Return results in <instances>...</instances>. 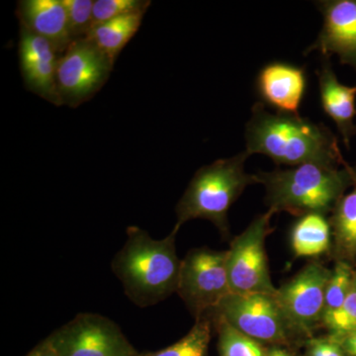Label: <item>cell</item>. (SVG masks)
Masks as SVG:
<instances>
[{
  "label": "cell",
  "instance_id": "obj_22",
  "mask_svg": "<svg viewBox=\"0 0 356 356\" xmlns=\"http://www.w3.org/2000/svg\"><path fill=\"white\" fill-rule=\"evenodd\" d=\"M323 327L334 337L356 331V268L350 292L339 311L324 318Z\"/></svg>",
  "mask_w": 356,
  "mask_h": 356
},
{
  "label": "cell",
  "instance_id": "obj_5",
  "mask_svg": "<svg viewBox=\"0 0 356 356\" xmlns=\"http://www.w3.org/2000/svg\"><path fill=\"white\" fill-rule=\"evenodd\" d=\"M205 317L221 318L261 343L290 346L301 339L293 330L275 295L229 293Z\"/></svg>",
  "mask_w": 356,
  "mask_h": 356
},
{
  "label": "cell",
  "instance_id": "obj_15",
  "mask_svg": "<svg viewBox=\"0 0 356 356\" xmlns=\"http://www.w3.org/2000/svg\"><path fill=\"white\" fill-rule=\"evenodd\" d=\"M317 74L323 109L336 124L344 145L350 147L351 138L356 135V86L339 83L327 60Z\"/></svg>",
  "mask_w": 356,
  "mask_h": 356
},
{
  "label": "cell",
  "instance_id": "obj_4",
  "mask_svg": "<svg viewBox=\"0 0 356 356\" xmlns=\"http://www.w3.org/2000/svg\"><path fill=\"white\" fill-rule=\"evenodd\" d=\"M248 156L245 151L201 168L177 204L175 229L191 220L204 219L212 222L222 236H229V208L248 185L257 184L255 175L245 172Z\"/></svg>",
  "mask_w": 356,
  "mask_h": 356
},
{
  "label": "cell",
  "instance_id": "obj_14",
  "mask_svg": "<svg viewBox=\"0 0 356 356\" xmlns=\"http://www.w3.org/2000/svg\"><path fill=\"white\" fill-rule=\"evenodd\" d=\"M17 15L20 26L50 42L60 56L74 43L63 0H21Z\"/></svg>",
  "mask_w": 356,
  "mask_h": 356
},
{
  "label": "cell",
  "instance_id": "obj_27",
  "mask_svg": "<svg viewBox=\"0 0 356 356\" xmlns=\"http://www.w3.org/2000/svg\"><path fill=\"white\" fill-rule=\"evenodd\" d=\"M26 356H57L48 339H44Z\"/></svg>",
  "mask_w": 356,
  "mask_h": 356
},
{
  "label": "cell",
  "instance_id": "obj_3",
  "mask_svg": "<svg viewBox=\"0 0 356 356\" xmlns=\"http://www.w3.org/2000/svg\"><path fill=\"white\" fill-rule=\"evenodd\" d=\"M339 168L307 163L254 175L257 184L266 187V204L274 213L287 212L298 218L312 213L327 216L346 189L356 185V166Z\"/></svg>",
  "mask_w": 356,
  "mask_h": 356
},
{
  "label": "cell",
  "instance_id": "obj_20",
  "mask_svg": "<svg viewBox=\"0 0 356 356\" xmlns=\"http://www.w3.org/2000/svg\"><path fill=\"white\" fill-rule=\"evenodd\" d=\"M208 318L217 330L220 356H267L268 348L262 343L238 332L221 318Z\"/></svg>",
  "mask_w": 356,
  "mask_h": 356
},
{
  "label": "cell",
  "instance_id": "obj_13",
  "mask_svg": "<svg viewBox=\"0 0 356 356\" xmlns=\"http://www.w3.org/2000/svg\"><path fill=\"white\" fill-rule=\"evenodd\" d=\"M257 91L264 105L277 110V113L300 116L299 109L307 89L303 67L273 63L259 72Z\"/></svg>",
  "mask_w": 356,
  "mask_h": 356
},
{
  "label": "cell",
  "instance_id": "obj_28",
  "mask_svg": "<svg viewBox=\"0 0 356 356\" xmlns=\"http://www.w3.org/2000/svg\"><path fill=\"white\" fill-rule=\"evenodd\" d=\"M267 356H295L291 351L280 346H273L267 350Z\"/></svg>",
  "mask_w": 356,
  "mask_h": 356
},
{
  "label": "cell",
  "instance_id": "obj_19",
  "mask_svg": "<svg viewBox=\"0 0 356 356\" xmlns=\"http://www.w3.org/2000/svg\"><path fill=\"white\" fill-rule=\"evenodd\" d=\"M212 325V321L208 317L196 318L191 332L177 343L161 350L143 353L140 356H209Z\"/></svg>",
  "mask_w": 356,
  "mask_h": 356
},
{
  "label": "cell",
  "instance_id": "obj_6",
  "mask_svg": "<svg viewBox=\"0 0 356 356\" xmlns=\"http://www.w3.org/2000/svg\"><path fill=\"white\" fill-rule=\"evenodd\" d=\"M268 210L250 222L241 235L236 236L227 250V271L229 289L235 294L275 295L269 273L266 252L267 236L273 231Z\"/></svg>",
  "mask_w": 356,
  "mask_h": 356
},
{
  "label": "cell",
  "instance_id": "obj_17",
  "mask_svg": "<svg viewBox=\"0 0 356 356\" xmlns=\"http://www.w3.org/2000/svg\"><path fill=\"white\" fill-rule=\"evenodd\" d=\"M290 242L296 257L329 254L332 248L331 224L325 215L312 213L299 217L291 229Z\"/></svg>",
  "mask_w": 356,
  "mask_h": 356
},
{
  "label": "cell",
  "instance_id": "obj_7",
  "mask_svg": "<svg viewBox=\"0 0 356 356\" xmlns=\"http://www.w3.org/2000/svg\"><path fill=\"white\" fill-rule=\"evenodd\" d=\"M177 294L194 318L205 317L231 292L227 250L194 248L181 261Z\"/></svg>",
  "mask_w": 356,
  "mask_h": 356
},
{
  "label": "cell",
  "instance_id": "obj_11",
  "mask_svg": "<svg viewBox=\"0 0 356 356\" xmlns=\"http://www.w3.org/2000/svg\"><path fill=\"white\" fill-rule=\"evenodd\" d=\"M317 3L324 16V25L305 54L318 51L325 58L337 55L341 64L356 70V0H327Z\"/></svg>",
  "mask_w": 356,
  "mask_h": 356
},
{
  "label": "cell",
  "instance_id": "obj_10",
  "mask_svg": "<svg viewBox=\"0 0 356 356\" xmlns=\"http://www.w3.org/2000/svg\"><path fill=\"white\" fill-rule=\"evenodd\" d=\"M331 273L332 269L322 262L313 261L276 291L278 304L297 336L304 341L323 327L325 288Z\"/></svg>",
  "mask_w": 356,
  "mask_h": 356
},
{
  "label": "cell",
  "instance_id": "obj_25",
  "mask_svg": "<svg viewBox=\"0 0 356 356\" xmlns=\"http://www.w3.org/2000/svg\"><path fill=\"white\" fill-rule=\"evenodd\" d=\"M306 356H348L341 344L334 337H315L304 341Z\"/></svg>",
  "mask_w": 356,
  "mask_h": 356
},
{
  "label": "cell",
  "instance_id": "obj_1",
  "mask_svg": "<svg viewBox=\"0 0 356 356\" xmlns=\"http://www.w3.org/2000/svg\"><path fill=\"white\" fill-rule=\"evenodd\" d=\"M250 156L266 154L278 165H300L320 163L346 166L337 139L325 125L300 116L267 111L262 102L255 103L245 130Z\"/></svg>",
  "mask_w": 356,
  "mask_h": 356
},
{
  "label": "cell",
  "instance_id": "obj_24",
  "mask_svg": "<svg viewBox=\"0 0 356 356\" xmlns=\"http://www.w3.org/2000/svg\"><path fill=\"white\" fill-rule=\"evenodd\" d=\"M149 6L151 1L146 0H96L93 6V26L140 11L147 13Z\"/></svg>",
  "mask_w": 356,
  "mask_h": 356
},
{
  "label": "cell",
  "instance_id": "obj_21",
  "mask_svg": "<svg viewBox=\"0 0 356 356\" xmlns=\"http://www.w3.org/2000/svg\"><path fill=\"white\" fill-rule=\"evenodd\" d=\"M355 268L346 262H334L331 277L325 288L324 318L339 311L343 305L353 284Z\"/></svg>",
  "mask_w": 356,
  "mask_h": 356
},
{
  "label": "cell",
  "instance_id": "obj_16",
  "mask_svg": "<svg viewBox=\"0 0 356 356\" xmlns=\"http://www.w3.org/2000/svg\"><path fill=\"white\" fill-rule=\"evenodd\" d=\"M331 214L332 242L327 255L334 262L356 267V185L350 193L344 194Z\"/></svg>",
  "mask_w": 356,
  "mask_h": 356
},
{
  "label": "cell",
  "instance_id": "obj_26",
  "mask_svg": "<svg viewBox=\"0 0 356 356\" xmlns=\"http://www.w3.org/2000/svg\"><path fill=\"white\" fill-rule=\"evenodd\" d=\"M331 336V334H330ZM334 337V336H332ZM339 341L348 356H356V331L348 332L343 336L334 337Z\"/></svg>",
  "mask_w": 356,
  "mask_h": 356
},
{
  "label": "cell",
  "instance_id": "obj_2",
  "mask_svg": "<svg viewBox=\"0 0 356 356\" xmlns=\"http://www.w3.org/2000/svg\"><path fill=\"white\" fill-rule=\"evenodd\" d=\"M178 231L173 228L165 238L154 240L145 229L128 227L127 240L111 268L136 306H154L177 292L181 266L175 245Z\"/></svg>",
  "mask_w": 356,
  "mask_h": 356
},
{
  "label": "cell",
  "instance_id": "obj_9",
  "mask_svg": "<svg viewBox=\"0 0 356 356\" xmlns=\"http://www.w3.org/2000/svg\"><path fill=\"white\" fill-rule=\"evenodd\" d=\"M57 356H138L119 325L93 313H81L47 337Z\"/></svg>",
  "mask_w": 356,
  "mask_h": 356
},
{
  "label": "cell",
  "instance_id": "obj_8",
  "mask_svg": "<svg viewBox=\"0 0 356 356\" xmlns=\"http://www.w3.org/2000/svg\"><path fill=\"white\" fill-rule=\"evenodd\" d=\"M114 63L88 39L79 40L58 58L57 90L60 106L76 108L108 81Z\"/></svg>",
  "mask_w": 356,
  "mask_h": 356
},
{
  "label": "cell",
  "instance_id": "obj_12",
  "mask_svg": "<svg viewBox=\"0 0 356 356\" xmlns=\"http://www.w3.org/2000/svg\"><path fill=\"white\" fill-rule=\"evenodd\" d=\"M58 58L50 42L20 26L19 64L25 88L60 106L56 81Z\"/></svg>",
  "mask_w": 356,
  "mask_h": 356
},
{
  "label": "cell",
  "instance_id": "obj_18",
  "mask_svg": "<svg viewBox=\"0 0 356 356\" xmlns=\"http://www.w3.org/2000/svg\"><path fill=\"white\" fill-rule=\"evenodd\" d=\"M146 11L122 16L93 26L88 38L114 63L126 44L139 31Z\"/></svg>",
  "mask_w": 356,
  "mask_h": 356
},
{
  "label": "cell",
  "instance_id": "obj_23",
  "mask_svg": "<svg viewBox=\"0 0 356 356\" xmlns=\"http://www.w3.org/2000/svg\"><path fill=\"white\" fill-rule=\"evenodd\" d=\"M67 9L72 42L88 38L93 26L92 0H63Z\"/></svg>",
  "mask_w": 356,
  "mask_h": 356
},
{
  "label": "cell",
  "instance_id": "obj_29",
  "mask_svg": "<svg viewBox=\"0 0 356 356\" xmlns=\"http://www.w3.org/2000/svg\"><path fill=\"white\" fill-rule=\"evenodd\" d=\"M138 356H140V355H138Z\"/></svg>",
  "mask_w": 356,
  "mask_h": 356
}]
</instances>
